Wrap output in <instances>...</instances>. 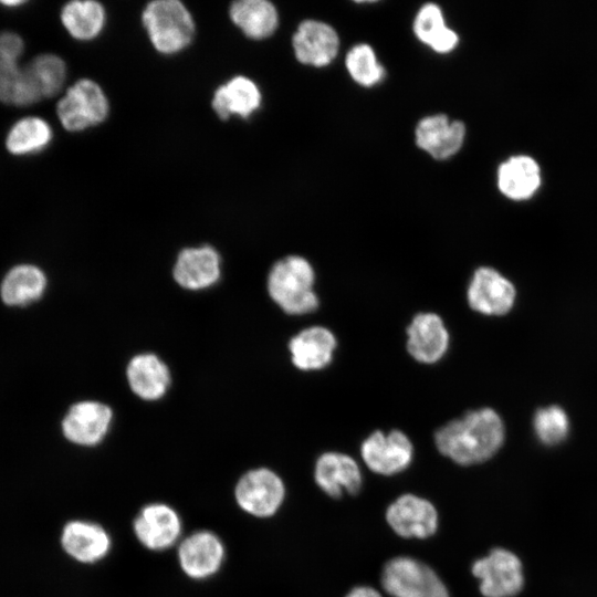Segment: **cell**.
Returning <instances> with one entry per match:
<instances>
[{"label": "cell", "instance_id": "6da1fadb", "mask_svg": "<svg viewBox=\"0 0 597 597\" xmlns=\"http://www.w3.org/2000/svg\"><path fill=\"white\" fill-rule=\"evenodd\" d=\"M504 423L491 408L471 410L434 433L438 451L459 465H474L491 459L502 447Z\"/></svg>", "mask_w": 597, "mask_h": 597}, {"label": "cell", "instance_id": "7a4b0ae2", "mask_svg": "<svg viewBox=\"0 0 597 597\" xmlns=\"http://www.w3.org/2000/svg\"><path fill=\"white\" fill-rule=\"evenodd\" d=\"M314 282L315 274L310 262L298 255H289L270 270L268 291L285 313L303 315L318 307Z\"/></svg>", "mask_w": 597, "mask_h": 597}, {"label": "cell", "instance_id": "3957f363", "mask_svg": "<svg viewBox=\"0 0 597 597\" xmlns=\"http://www.w3.org/2000/svg\"><path fill=\"white\" fill-rule=\"evenodd\" d=\"M142 23L154 49L171 55L188 48L196 33L189 9L179 0H154L142 11Z\"/></svg>", "mask_w": 597, "mask_h": 597}, {"label": "cell", "instance_id": "277c9868", "mask_svg": "<svg viewBox=\"0 0 597 597\" xmlns=\"http://www.w3.org/2000/svg\"><path fill=\"white\" fill-rule=\"evenodd\" d=\"M380 584L390 597H450L437 572L411 556L388 559L380 574Z\"/></svg>", "mask_w": 597, "mask_h": 597}, {"label": "cell", "instance_id": "5b68a950", "mask_svg": "<svg viewBox=\"0 0 597 597\" xmlns=\"http://www.w3.org/2000/svg\"><path fill=\"white\" fill-rule=\"evenodd\" d=\"M56 113L66 130L82 132L102 124L108 117L109 102L100 84L81 78L59 101Z\"/></svg>", "mask_w": 597, "mask_h": 597}, {"label": "cell", "instance_id": "8992f818", "mask_svg": "<svg viewBox=\"0 0 597 597\" xmlns=\"http://www.w3.org/2000/svg\"><path fill=\"white\" fill-rule=\"evenodd\" d=\"M471 572L479 579L483 597H514L524 586L520 558L503 547L492 548L485 556L475 559Z\"/></svg>", "mask_w": 597, "mask_h": 597}, {"label": "cell", "instance_id": "52a82bcc", "mask_svg": "<svg viewBox=\"0 0 597 597\" xmlns=\"http://www.w3.org/2000/svg\"><path fill=\"white\" fill-rule=\"evenodd\" d=\"M285 494L283 480L268 468L245 472L234 488V499L239 507L260 519L273 516L282 506Z\"/></svg>", "mask_w": 597, "mask_h": 597}, {"label": "cell", "instance_id": "ba28073f", "mask_svg": "<svg viewBox=\"0 0 597 597\" xmlns=\"http://www.w3.org/2000/svg\"><path fill=\"white\" fill-rule=\"evenodd\" d=\"M360 457L371 472L390 476L401 473L411 464L413 446L400 430H377L362 442Z\"/></svg>", "mask_w": 597, "mask_h": 597}, {"label": "cell", "instance_id": "9c48e42d", "mask_svg": "<svg viewBox=\"0 0 597 597\" xmlns=\"http://www.w3.org/2000/svg\"><path fill=\"white\" fill-rule=\"evenodd\" d=\"M386 522L402 538L426 540L434 535L439 527L436 506L426 498L404 493L386 509Z\"/></svg>", "mask_w": 597, "mask_h": 597}, {"label": "cell", "instance_id": "30bf717a", "mask_svg": "<svg viewBox=\"0 0 597 597\" xmlns=\"http://www.w3.org/2000/svg\"><path fill=\"white\" fill-rule=\"evenodd\" d=\"M516 290L512 282L489 266L475 270L469 283L467 298L470 307L484 315H504L514 305Z\"/></svg>", "mask_w": 597, "mask_h": 597}, {"label": "cell", "instance_id": "8fae6325", "mask_svg": "<svg viewBox=\"0 0 597 597\" xmlns=\"http://www.w3.org/2000/svg\"><path fill=\"white\" fill-rule=\"evenodd\" d=\"M177 556L181 570L188 577L202 580L218 573L223 564L226 551L217 534L202 530L182 540Z\"/></svg>", "mask_w": 597, "mask_h": 597}, {"label": "cell", "instance_id": "7c38bea8", "mask_svg": "<svg viewBox=\"0 0 597 597\" xmlns=\"http://www.w3.org/2000/svg\"><path fill=\"white\" fill-rule=\"evenodd\" d=\"M181 528L179 514L165 503L145 505L133 522L136 538L151 551H164L175 545Z\"/></svg>", "mask_w": 597, "mask_h": 597}, {"label": "cell", "instance_id": "4fadbf2b", "mask_svg": "<svg viewBox=\"0 0 597 597\" xmlns=\"http://www.w3.org/2000/svg\"><path fill=\"white\" fill-rule=\"evenodd\" d=\"M314 481L326 495L341 499L345 494L359 493L363 474L358 463L350 455L327 451L316 459Z\"/></svg>", "mask_w": 597, "mask_h": 597}, {"label": "cell", "instance_id": "5bb4252c", "mask_svg": "<svg viewBox=\"0 0 597 597\" xmlns=\"http://www.w3.org/2000/svg\"><path fill=\"white\" fill-rule=\"evenodd\" d=\"M60 544L63 552L75 562L94 564L108 555L112 540L102 525L85 520H72L62 527Z\"/></svg>", "mask_w": 597, "mask_h": 597}, {"label": "cell", "instance_id": "9a60e30c", "mask_svg": "<svg viewBox=\"0 0 597 597\" xmlns=\"http://www.w3.org/2000/svg\"><path fill=\"white\" fill-rule=\"evenodd\" d=\"M112 410L97 401L73 405L62 421L63 436L72 443L92 447L100 443L108 431Z\"/></svg>", "mask_w": 597, "mask_h": 597}, {"label": "cell", "instance_id": "2e32d148", "mask_svg": "<svg viewBox=\"0 0 597 597\" xmlns=\"http://www.w3.org/2000/svg\"><path fill=\"white\" fill-rule=\"evenodd\" d=\"M407 350L419 363L440 360L449 346V333L436 313H419L407 327Z\"/></svg>", "mask_w": 597, "mask_h": 597}, {"label": "cell", "instance_id": "e0dca14e", "mask_svg": "<svg viewBox=\"0 0 597 597\" xmlns=\"http://www.w3.org/2000/svg\"><path fill=\"white\" fill-rule=\"evenodd\" d=\"M295 57L303 64L325 66L338 51V36L335 30L321 21H303L292 39Z\"/></svg>", "mask_w": 597, "mask_h": 597}, {"label": "cell", "instance_id": "ac0fdd59", "mask_svg": "<svg viewBox=\"0 0 597 597\" xmlns=\"http://www.w3.org/2000/svg\"><path fill=\"white\" fill-rule=\"evenodd\" d=\"M261 103L262 94L256 83L244 75H235L214 90L211 107L223 121L230 117L245 119L260 108Z\"/></svg>", "mask_w": 597, "mask_h": 597}, {"label": "cell", "instance_id": "d6986e66", "mask_svg": "<svg viewBox=\"0 0 597 597\" xmlns=\"http://www.w3.org/2000/svg\"><path fill=\"white\" fill-rule=\"evenodd\" d=\"M220 276V255L210 245L186 248L177 256L174 277L187 290H201Z\"/></svg>", "mask_w": 597, "mask_h": 597}, {"label": "cell", "instance_id": "ffe728a7", "mask_svg": "<svg viewBox=\"0 0 597 597\" xmlns=\"http://www.w3.org/2000/svg\"><path fill=\"white\" fill-rule=\"evenodd\" d=\"M464 136V124L451 122L446 115L425 117L416 128L417 145L437 159L454 155L461 148Z\"/></svg>", "mask_w": 597, "mask_h": 597}, {"label": "cell", "instance_id": "44dd1931", "mask_svg": "<svg viewBox=\"0 0 597 597\" xmlns=\"http://www.w3.org/2000/svg\"><path fill=\"white\" fill-rule=\"evenodd\" d=\"M337 342L323 326H311L296 334L289 343L291 359L301 370H320L331 364Z\"/></svg>", "mask_w": 597, "mask_h": 597}, {"label": "cell", "instance_id": "7402d4cb", "mask_svg": "<svg viewBox=\"0 0 597 597\" xmlns=\"http://www.w3.org/2000/svg\"><path fill=\"white\" fill-rule=\"evenodd\" d=\"M498 187L506 198L524 201L532 198L542 185L538 163L527 155H515L498 169Z\"/></svg>", "mask_w": 597, "mask_h": 597}, {"label": "cell", "instance_id": "603a6c76", "mask_svg": "<svg viewBox=\"0 0 597 597\" xmlns=\"http://www.w3.org/2000/svg\"><path fill=\"white\" fill-rule=\"evenodd\" d=\"M229 17L232 23L248 38L263 40L277 28L276 8L266 0H239L231 3Z\"/></svg>", "mask_w": 597, "mask_h": 597}, {"label": "cell", "instance_id": "cb8c5ba5", "mask_svg": "<svg viewBox=\"0 0 597 597\" xmlns=\"http://www.w3.org/2000/svg\"><path fill=\"white\" fill-rule=\"evenodd\" d=\"M127 379L132 390L138 397L155 400L166 392L170 374L167 366L156 355L140 354L129 362Z\"/></svg>", "mask_w": 597, "mask_h": 597}, {"label": "cell", "instance_id": "d4e9b609", "mask_svg": "<svg viewBox=\"0 0 597 597\" xmlns=\"http://www.w3.org/2000/svg\"><path fill=\"white\" fill-rule=\"evenodd\" d=\"M46 287L44 272L32 264L10 269L0 285V296L8 306H24L39 300Z\"/></svg>", "mask_w": 597, "mask_h": 597}, {"label": "cell", "instance_id": "484cf974", "mask_svg": "<svg viewBox=\"0 0 597 597\" xmlns=\"http://www.w3.org/2000/svg\"><path fill=\"white\" fill-rule=\"evenodd\" d=\"M61 21L74 39L90 41L98 36L106 23V11L94 0H74L61 10Z\"/></svg>", "mask_w": 597, "mask_h": 597}, {"label": "cell", "instance_id": "4316f807", "mask_svg": "<svg viewBox=\"0 0 597 597\" xmlns=\"http://www.w3.org/2000/svg\"><path fill=\"white\" fill-rule=\"evenodd\" d=\"M413 31L417 38L439 53L454 49L458 35L446 27L441 9L433 3L425 4L416 15Z\"/></svg>", "mask_w": 597, "mask_h": 597}, {"label": "cell", "instance_id": "83f0119b", "mask_svg": "<svg viewBox=\"0 0 597 597\" xmlns=\"http://www.w3.org/2000/svg\"><path fill=\"white\" fill-rule=\"evenodd\" d=\"M52 138L50 125L40 117H25L10 129L6 145L14 155H25L45 148Z\"/></svg>", "mask_w": 597, "mask_h": 597}, {"label": "cell", "instance_id": "f1b7e54d", "mask_svg": "<svg viewBox=\"0 0 597 597\" xmlns=\"http://www.w3.org/2000/svg\"><path fill=\"white\" fill-rule=\"evenodd\" d=\"M23 69L41 97L56 95L66 78L65 62L55 54L38 55Z\"/></svg>", "mask_w": 597, "mask_h": 597}, {"label": "cell", "instance_id": "f546056e", "mask_svg": "<svg viewBox=\"0 0 597 597\" xmlns=\"http://www.w3.org/2000/svg\"><path fill=\"white\" fill-rule=\"evenodd\" d=\"M23 51L22 39L13 32L0 33V101L11 103L22 69L18 60Z\"/></svg>", "mask_w": 597, "mask_h": 597}, {"label": "cell", "instance_id": "4dcf8cb0", "mask_svg": "<svg viewBox=\"0 0 597 597\" xmlns=\"http://www.w3.org/2000/svg\"><path fill=\"white\" fill-rule=\"evenodd\" d=\"M536 437L547 446H555L566 439L569 432V419L559 406L540 408L533 419Z\"/></svg>", "mask_w": 597, "mask_h": 597}, {"label": "cell", "instance_id": "1f68e13d", "mask_svg": "<svg viewBox=\"0 0 597 597\" xmlns=\"http://www.w3.org/2000/svg\"><path fill=\"white\" fill-rule=\"evenodd\" d=\"M345 62L353 80L363 86H373L384 76V69L368 44L355 45Z\"/></svg>", "mask_w": 597, "mask_h": 597}, {"label": "cell", "instance_id": "d6a6232c", "mask_svg": "<svg viewBox=\"0 0 597 597\" xmlns=\"http://www.w3.org/2000/svg\"><path fill=\"white\" fill-rule=\"evenodd\" d=\"M345 597H383V595L371 586L359 585L352 588Z\"/></svg>", "mask_w": 597, "mask_h": 597}, {"label": "cell", "instance_id": "836d02e7", "mask_svg": "<svg viewBox=\"0 0 597 597\" xmlns=\"http://www.w3.org/2000/svg\"><path fill=\"white\" fill-rule=\"evenodd\" d=\"M1 2H2L3 4H6V6H10V7H12V6H19V4L22 3V1H1Z\"/></svg>", "mask_w": 597, "mask_h": 597}]
</instances>
